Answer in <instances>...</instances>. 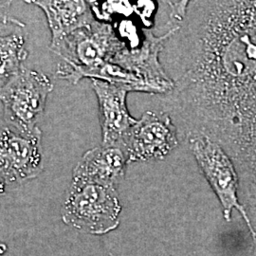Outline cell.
Returning <instances> with one entry per match:
<instances>
[{"mask_svg": "<svg viewBox=\"0 0 256 256\" xmlns=\"http://www.w3.org/2000/svg\"><path fill=\"white\" fill-rule=\"evenodd\" d=\"M120 212L115 187L72 180L63 204L62 220L75 229L101 236L117 229Z\"/></svg>", "mask_w": 256, "mask_h": 256, "instance_id": "cell-1", "label": "cell"}, {"mask_svg": "<svg viewBox=\"0 0 256 256\" xmlns=\"http://www.w3.org/2000/svg\"><path fill=\"white\" fill-rule=\"evenodd\" d=\"M126 46L113 24L95 19L90 24L50 44V48L63 61L57 70H74L112 62Z\"/></svg>", "mask_w": 256, "mask_h": 256, "instance_id": "cell-2", "label": "cell"}, {"mask_svg": "<svg viewBox=\"0 0 256 256\" xmlns=\"http://www.w3.org/2000/svg\"><path fill=\"white\" fill-rule=\"evenodd\" d=\"M52 90L54 84L46 74L23 66L0 88L6 122L26 135L41 133L37 122L44 113L48 96Z\"/></svg>", "mask_w": 256, "mask_h": 256, "instance_id": "cell-3", "label": "cell"}, {"mask_svg": "<svg viewBox=\"0 0 256 256\" xmlns=\"http://www.w3.org/2000/svg\"><path fill=\"white\" fill-rule=\"evenodd\" d=\"M188 136L192 155L220 200L224 218L230 221L232 210H238L254 236L256 230L247 210L239 202L240 180L229 154L218 142L208 136L202 134H190Z\"/></svg>", "mask_w": 256, "mask_h": 256, "instance_id": "cell-4", "label": "cell"}, {"mask_svg": "<svg viewBox=\"0 0 256 256\" xmlns=\"http://www.w3.org/2000/svg\"><path fill=\"white\" fill-rule=\"evenodd\" d=\"M178 146V130L166 113L146 111L131 128L122 150L128 164L164 160Z\"/></svg>", "mask_w": 256, "mask_h": 256, "instance_id": "cell-5", "label": "cell"}, {"mask_svg": "<svg viewBox=\"0 0 256 256\" xmlns=\"http://www.w3.org/2000/svg\"><path fill=\"white\" fill-rule=\"evenodd\" d=\"M43 171L41 133L26 135L18 130L0 131V182L16 186Z\"/></svg>", "mask_w": 256, "mask_h": 256, "instance_id": "cell-6", "label": "cell"}, {"mask_svg": "<svg viewBox=\"0 0 256 256\" xmlns=\"http://www.w3.org/2000/svg\"><path fill=\"white\" fill-rule=\"evenodd\" d=\"M92 88L96 94L101 124L102 146L122 149L131 128L136 124L128 110L126 97L130 88L92 79Z\"/></svg>", "mask_w": 256, "mask_h": 256, "instance_id": "cell-7", "label": "cell"}, {"mask_svg": "<svg viewBox=\"0 0 256 256\" xmlns=\"http://www.w3.org/2000/svg\"><path fill=\"white\" fill-rule=\"evenodd\" d=\"M128 158L120 147H96L86 151L74 170V180L117 187L124 180Z\"/></svg>", "mask_w": 256, "mask_h": 256, "instance_id": "cell-8", "label": "cell"}, {"mask_svg": "<svg viewBox=\"0 0 256 256\" xmlns=\"http://www.w3.org/2000/svg\"><path fill=\"white\" fill-rule=\"evenodd\" d=\"M25 2L36 5L44 12L52 34L50 44L62 40L95 20L88 0H25Z\"/></svg>", "mask_w": 256, "mask_h": 256, "instance_id": "cell-9", "label": "cell"}, {"mask_svg": "<svg viewBox=\"0 0 256 256\" xmlns=\"http://www.w3.org/2000/svg\"><path fill=\"white\" fill-rule=\"evenodd\" d=\"M9 25L0 23V88L18 74L28 56V34L24 28L16 27L4 34L3 28Z\"/></svg>", "mask_w": 256, "mask_h": 256, "instance_id": "cell-10", "label": "cell"}, {"mask_svg": "<svg viewBox=\"0 0 256 256\" xmlns=\"http://www.w3.org/2000/svg\"><path fill=\"white\" fill-rule=\"evenodd\" d=\"M12 3V0H6L0 3V23L5 25H16L18 27H26V25L22 21H20L19 19H16V18H12L10 14Z\"/></svg>", "mask_w": 256, "mask_h": 256, "instance_id": "cell-11", "label": "cell"}, {"mask_svg": "<svg viewBox=\"0 0 256 256\" xmlns=\"http://www.w3.org/2000/svg\"><path fill=\"white\" fill-rule=\"evenodd\" d=\"M191 1L192 0H180L174 4L173 21L176 24H180L182 22L186 14V10L188 9V6L191 3Z\"/></svg>", "mask_w": 256, "mask_h": 256, "instance_id": "cell-12", "label": "cell"}, {"mask_svg": "<svg viewBox=\"0 0 256 256\" xmlns=\"http://www.w3.org/2000/svg\"><path fill=\"white\" fill-rule=\"evenodd\" d=\"M156 1L162 3V5H164L165 7L169 10V12L171 14V18H172V21H173V14H174V4L173 3V0H156Z\"/></svg>", "mask_w": 256, "mask_h": 256, "instance_id": "cell-13", "label": "cell"}, {"mask_svg": "<svg viewBox=\"0 0 256 256\" xmlns=\"http://www.w3.org/2000/svg\"><path fill=\"white\" fill-rule=\"evenodd\" d=\"M8 250V247L5 243H0V256H4Z\"/></svg>", "mask_w": 256, "mask_h": 256, "instance_id": "cell-14", "label": "cell"}, {"mask_svg": "<svg viewBox=\"0 0 256 256\" xmlns=\"http://www.w3.org/2000/svg\"><path fill=\"white\" fill-rule=\"evenodd\" d=\"M5 190H6V186L0 182V196L5 192Z\"/></svg>", "mask_w": 256, "mask_h": 256, "instance_id": "cell-15", "label": "cell"}, {"mask_svg": "<svg viewBox=\"0 0 256 256\" xmlns=\"http://www.w3.org/2000/svg\"><path fill=\"white\" fill-rule=\"evenodd\" d=\"M254 254H252V256H256V234L254 236Z\"/></svg>", "mask_w": 256, "mask_h": 256, "instance_id": "cell-16", "label": "cell"}]
</instances>
